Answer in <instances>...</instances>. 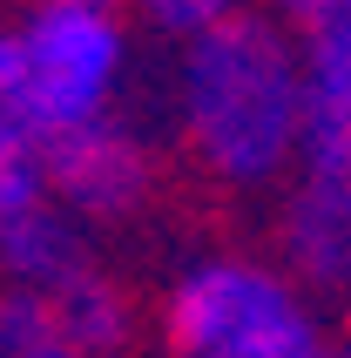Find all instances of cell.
I'll use <instances>...</instances> for the list:
<instances>
[{"label":"cell","instance_id":"6da1fadb","mask_svg":"<svg viewBox=\"0 0 351 358\" xmlns=\"http://www.w3.org/2000/svg\"><path fill=\"white\" fill-rule=\"evenodd\" d=\"M176 142L223 189H277L304 142V48L257 7L196 27L169 61Z\"/></svg>","mask_w":351,"mask_h":358},{"label":"cell","instance_id":"7a4b0ae2","mask_svg":"<svg viewBox=\"0 0 351 358\" xmlns=\"http://www.w3.org/2000/svg\"><path fill=\"white\" fill-rule=\"evenodd\" d=\"M162 338L176 358H331L317 298H304L271 257L210 250L162 291Z\"/></svg>","mask_w":351,"mask_h":358},{"label":"cell","instance_id":"3957f363","mask_svg":"<svg viewBox=\"0 0 351 358\" xmlns=\"http://www.w3.org/2000/svg\"><path fill=\"white\" fill-rule=\"evenodd\" d=\"M0 34L48 142L129 108L136 20L122 14V0H20V14L0 20Z\"/></svg>","mask_w":351,"mask_h":358},{"label":"cell","instance_id":"277c9868","mask_svg":"<svg viewBox=\"0 0 351 358\" xmlns=\"http://www.w3.org/2000/svg\"><path fill=\"white\" fill-rule=\"evenodd\" d=\"M156 182H162V156L129 108L48 142V203L61 217H75L81 230L142 217L156 203Z\"/></svg>","mask_w":351,"mask_h":358},{"label":"cell","instance_id":"5b68a950","mask_svg":"<svg viewBox=\"0 0 351 358\" xmlns=\"http://www.w3.org/2000/svg\"><path fill=\"white\" fill-rule=\"evenodd\" d=\"M277 271L304 298H351V182L297 169L277 210Z\"/></svg>","mask_w":351,"mask_h":358},{"label":"cell","instance_id":"8992f818","mask_svg":"<svg viewBox=\"0 0 351 358\" xmlns=\"http://www.w3.org/2000/svg\"><path fill=\"white\" fill-rule=\"evenodd\" d=\"M95 271H101L95 237H88L75 217H61L55 203H34V210H20V217L0 223V278H7V291H20V298L55 304V298H68L75 284H88Z\"/></svg>","mask_w":351,"mask_h":358},{"label":"cell","instance_id":"52a82bcc","mask_svg":"<svg viewBox=\"0 0 351 358\" xmlns=\"http://www.w3.org/2000/svg\"><path fill=\"white\" fill-rule=\"evenodd\" d=\"M304 48V142L297 169L351 182V27L297 41Z\"/></svg>","mask_w":351,"mask_h":358},{"label":"cell","instance_id":"ba28073f","mask_svg":"<svg viewBox=\"0 0 351 358\" xmlns=\"http://www.w3.org/2000/svg\"><path fill=\"white\" fill-rule=\"evenodd\" d=\"M48 203V129L14 75L7 34H0V223Z\"/></svg>","mask_w":351,"mask_h":358},{"label":"cell","instance_id":"9c48e42d","mask_svg":"<svg viewBox=\"0 0 351 358\" xmlns=\"http://www.w3.org/2000/svg\"><path fill=\"white\" fill-rule=\"evenodd\" d=\"M0 358H88V352H75V345L55 331V318H48L41 298L7 291V298H0Z\"/></svg>","mask_w":351,"mask_h":358},{"label":"cell","instance_id":"30bf717a","mask_svg":"<svg viewBox=\"0 0 351 358\" xmlns=\"http://www.w3.org/2000/svg\"><path fill=\"white\" fill-rule=\"evenodd\" d=\"M236 7H243V0H122L129 20H142V27H156V34H169V41L196 34V27H210V20L236 14Z\"/></svg>","mask_w":351,"mask_h":358},{"label":"cell","instance_id":"8fae6325","mask_svg":"<svg viewBox=\"0 0 351 358\" xmlns=\"http://www.w3.org/2000/svg\"><path fill=\"white\" fill-rule=\"evenodd\" d=\"M271 20L291 27L297 41L331 34V27H351V0H271Z\"/></svg>","mask_w":351,"mask_h":358},{"label":"cell","instance_id":"7c38bea8","mask_svg":"<svg viewBox=\"0 0 351 358\" xmlns=\"http://www.w3.org/2000/svg\"><path fill=\"white\" fill-rule=\"evenodd\" d=\"M331 358H351V345H338V352H331Z\"/></svg>","mask_w":351,"mask_h":358}]
</instances>
